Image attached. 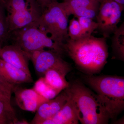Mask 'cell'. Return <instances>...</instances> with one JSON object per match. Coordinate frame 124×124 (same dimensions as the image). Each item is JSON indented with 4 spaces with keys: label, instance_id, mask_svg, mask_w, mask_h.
Instances as JSON below:
<instances>
[{
    "label": "cell",
    "instance_id": "obj_5",
    "mask_svg": "<svg viewBox=\"0 0 124 124\" xmlns=\"http://www.w3.org/2000/svg\"><path fill=\"white\" fill-rule=\"evenodd\" d=\"M8 39L11 40L12 44L19 46L29 56L35 51L45 48L48 49L62 56L65 53L63 46L54 42L34 23L10 32Z\"/></svg>",
    "mask_w": 124,
    "mask_h": 124
},
{
    "label": "cell",
    "instance_id": "obj_2",
    "mask_svg": "<svg viewBox=\"0 0 124 124\" xmlns=\"http://www.w3.org/2000/svg\"><path fill=\"white\" fill-rule=\"evenodd\" d=\"M75 106L79 122L82 124H106L110 117L100 99L79 81L65 89Z\"/></svg>",
    "mask_w": 124,
    "mask_h": 124
},
{
    "label": "cell",
    "instance_id": "obj_7",
    "mask_svg": "<svg viewBox=\"0 0 124 124\" xmlns=\"http://www.w3.org/2000/svg\"><path fill=\"white\" fill-rule=\"evenodd\" d=\"M124 8L113 0H104L100 3L96 17L97 29L103 37L108 38L117 29Z\"/></svg>",
    "mask_w": 124,
    "mask_h": 124
},
{
    "label": "cell",
    "instance_id": "obj_23",
    "mask_svg": "<svg viewBox=\"0 0 124 124\" xmlns=\"http://www.w3.org/2000/svg\"><path fill=\"white\" fill-rule=\"evenodd\" d=\"M39 0L41 2H42V3H43V4H44L45 2L48 1L50 0Z\"/></svg>",
    "mask_w": 124,
    "mask_h": 124
},
{
    "label": "cell",
    "instance_id": "obj_3",
    "mask_svg": "<svg viewBox=\"0 0 124 124\" xmlns=\"http://www.w3.org/2000/svg\"><path fill=\"white\" fill-rule=\"evenodd\" d=\"M86 82L96 93L109 113L115 119L124 109V79L112 76H87Z\"/></svg>",
    "mask_w": 124,
    "mask_h": 124
},
{
    "label": "cell",
    "instance_id": "obj_9",
    "mask_svg": "<svg viewBox=\"0 0 124 124\" xmlns=\"http://www.w3.org/2000/svg\"><path fill=\"white\" fill-rule=\"evenodd\" d=\"M68 17L74 15L75 17H96L100 3L94 0H64L62 2Z\"/></svg>",
    "mask_w": 124,
    "mask_h": 124
},
{
    "label": "cell",
    "instance_id": "obj_19",
    "mask_svg": "<svg viewBox=\"0 0 124 124\" xmlns=\"http://www.w3.org/2000/svg\"><path fill=\"white\" fill-rule=\"evenodd\" d=\"M76 18L79 23L83 38L91 36L93 32L97 29V23L94 22L93 19L83 17Z\"/></svg>",
    "mask_w": 124,
    "mask_h": 124
},
{
    "label": "cell",
    "instance_id": "obj_24",
    "mask_svg": "<svg viewBox=\"0 0 124 124\" xmlns=\"http://www.w3.org/2000/svg\"><path fill=\"white\" fill-rule=\"evenodd\" d=\"M94 0L98 1V2H99V3H101V2H102V1H104V0Z\"/></svg>",
    "mask_w": 124,
    "mask_h": 124
},
{
    "label": "cell",
    "instance_id": "obj_18",
    "mask_svg": "<svg viewBox=\"0 0 124 124\" xmlns=\"http://www.w3.org/2000/svg\"><path fill=\"white\" fill-rule=\"evenodd\" d=\"M33 89L38 94L47 100L53 99L60 93L49 85L44 77L41 78L36 82Z\"/></svg>",
    "mask_w": 124,
    "mask_h": 124
},
{
    "label": "cell",
    "instance_id": "obj_21",
    "mask_svg": "<svg viewBox=\"0 0 124 124\" xmlns=\"http://www.w3.org/2000/svg\"><path fill=\"white\" fill-rule=\"evenodd\" d=\"M14 86L0 75V99L11 100Z\"/></svg>",
    "mask_w": 124,
    "mask_h": 124
},
{
    "label": "cell",
    "instance_id": "obj_22",
    "mask_svg": "<svg viewBox=\"0 0 124 124\" xmlns=\"http://www.w3.org/2000/svg\"><path fill=\"white\" fill-rule=\"evenodd\" d=\"M124 8V0H113Z\"/></svg>",
    "mask_w": 124,
    "mask_h": 124
},
{
    "label": "cell",
    "instance_id": "obj_13",
    "mask_svg": "<svg viewBox=\"0 0 124 124\" xmlns=\"http://www.w3.org/2000/svg\"><path fill=\"white\" fill-rule=\"evenodd\" d=\"M0 75L11 84H21L33 81L31 74L5 62L0 58Z\"/></svg>",
    "mask_w": 124,
    "mask_h": 124
},
{
    "label": "cell",
    "instance_id": "obj_15",
    "mask_svg": "<svg viewBox=\"0 0 124 124\" xmlns=\"http://www.w3.org/2000/svg\"><path fill=\"white\" fill-rule=\"evenodd\" d=\"M68 73L59 69H51L46 71L44 78L49 85L60 93L68 88L70 85L65 78Z\"/></svg>",
    "mask_w": 124,
    "mask_h": 124
},
{
    "label": "cell",
    "instance_id": "obj_17",
    "mask_svg": "<svg viewBox=\"0 0 124 124\" xmlns=\"http://www.w3.org/2000/svg\"><path fill=\"white\" fill-rule=\"evenodd\" d=\"M111 38V46L115 57L124 61V23L118 27Z\"/></svg>",
    "mask_w": 124,
    "mask_h": 124
},
{
    "label": "cell",
    "instance_id": "obj_20",
    "mask_svg": "<svg viewBox=\"0 0 124 124\" xmlns=\"http://www.w3.org/2000/svg\"><path fill=\"white\" fill-rule=\"evenodd\" d=\"M68 34L71 39L76 40L83 38L82 30L78 19L74 17L69 23Z\"/></svg>",
    "mask_w": 124,
    "mask_h": 124
},
{
    "label": "cell",
    "instance_id": "obj_11",
    "mask_svg": "<svg viewBox=\"0 0 124 124\" xmlns=\"http://www.w3.org/2000/svg\"><path fill=\"white\" fill-rule=\"evenodd\" d=\"M0 58L8 63L31 74L29 70L30 58L19 46L12 44L0 49Z\"/></svg>",
    "mask_w": 124,
    "mask_h": 124
},
{
    "label": "cell",
    "instance_id": "obj_14",
    "mask_svg": "<svg viewBox=\"0 0 124 124\" xmlns=\"http://www.w3.org/2000/svg\"><path fill=\"white\" fill-rule=\"evenodd\" d=\"M67 94L68 98L66 103L55 115L50 118L53 124H77L79 123L73 101Z\"/></svg>",
    "mask_w": 124,
    "mask_h": 124
},
{
    "label": "cell",
    "instance_id": "obj_1",
    "mask_svg": "<svg viewBox=\"0 0 124 124\" xmlns=\"http://www.w3.org/2000/svg\"><path fill=\"white\" fill-rule=\"evenodd\" d=\"M64 48L78 66L88 73H98L106 64L108 53L105 37L91 35L76 40L69 38Z\"/></svg>",
    "mask_w": 124,
    "mask_h": 124
},
{
    "label": "cell",
    "instance_id": "obj_16",
    "mask_svg": "<svg viewBox=\"0 0 124 124\" xmlns=\"http://www.w3.org/2000/svg\"><path fill=\"white\" fill-rule=\"evenodd\" d=\"M11 100L0 99V124H15L20 123L12 107Z\"/></svg>",
    "mask_w": 124,
    "mask_h": 124
},
{
    "label": "cell",
    "instance_id": "obj_8",
    "mask_svg": "<svg viewBox=\"0 0 124 124\" xmlns=\"http://www.w3.org/2000/svg\"><path fill=\"white\" fill-rule=\"evenodd\" d=\"M35 70L39 75H44L49 69H59L69 72L70 66L59 54L51 50L35 51L29 55Z\"/></svg>",
    "mask_w": 124,
    "mask_h": 124
},
{
    "label": "cell",
    "instance_id": "obj_25",
    "mask_svg": "<svg viewBox=\"0 0 124 124\" xmlns=\"http://www.w3.org/2000/svg\"></svg>",
    "mask_w": 124,
    "mask_h": 124
},
{
    "label": "cell",
    "instance_id": "obj_6",
    "mask_svg": "<svg viewBox=\"0 0 124 124\" xmlns=\"http://www.w3.org/2000/svg\"><path fill=\"white\" fill-rule=\"evenodd\" d=\"M1 2L7 11L9 33L36 22L44 7L39 0H1Z\"/></svg>",
    "mask_w": 124,
    "mask_h": 124
},
{
    "label": "cell",
    "instance_id": "obj_4",
    "mask_svg": "<svg viewBox=\"0 0 124 124\" xmlns=\"http://www.w3.org/2000/svg\"><path fill=\"white\" fill-rule=\"evenodd\" d=\"M68 18L62 2L50 0L44 5L42 14L34 24L64 48V43L69 38Z\"/></svg>",
    "mask_w": 124,
    "mask_h": 124
},
{
    "label": "cell",
    "instance_id": "obj_12",
    "mask_svg": "<svg viewBox=\"0 0 124 124\" xmlns=\"http://www.w3.org/2000/svg\"><path fill=\"white\" fill-rule=\"evenodd\" d=\"M16 100L21 109L28 111L35 112L41 104L48 100L42 97L33 89H18L14 86Z\"/></svg>",
    "mask_w": 124,
    "mask_h": 124
},
{
    "label": "cell",
    "instance_id": "obj_10",
    "mask_svg": "<svg viewBox=\"0 0 124 124\" xmlns=\"http://www.w3.org/2000/svg\"><path fill=\"white\" fill-rule=\"evenodd\" d=\"M68 98V95L64 89L55 97L42 103L36 111L31 124H40L43 121L53 117L64 106Z\"/></svg>",
    "mask_w": 124,
    "mask_h": 124
}]
</instances>
